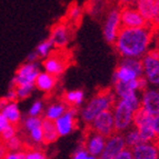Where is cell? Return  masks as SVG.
Masks as SVG:
<instances>
[{"label": "cell", "mask_w": 159, "mask_h": 159, "mask_svg": "<svg viewBox=\"0 0 159 159\" xmlns=\"http://www.w3.org/2000/svg\"><path fill=\"white\" fill-rule=\"evenodd\" d=\"M26 159H49V157L40 149H29L26 150Z\"/></svg>", "instance_id": "35"}, {"label": "cell", "mask_w": 159, "mask_h": 159, "mask_svg": "<svg viewBox=\"0 0 159 159\" xmlns=\"http://www.w3.org/2000/svg\"><path fill=\"white\" fill-rule=\"evenodd\" d=\"M124 138H125V141H126V146L130 149L135 148L136 146L143 143L139 130L136 127H134V126L130 129H128L126 133H124Z\"/></svg>", "instance_id": "25"}, {"label": "cell", "mask_w": 159, "mask_h": 159, "mask_svg": "<svg viewBox=\"0 0 159 159\" xmlns=\"http://www.w3.org/2000/svg\"><path fill=\"white\" fill-rule=\"evenodd\" d=\"M55 48L56 47L53 46L52 41L48 38V39H45V40H43V41H40V43L37 45V47H36V49H34V51L37 52L39 58L43 60V59L49 57L51 53L55 51Z\"/></svg>", "instance_id": "26"}, {"label": "cell", "mask_w": 159, "mask_h": 159, "mask_svg": "<svg viewBox=\"0 0 159 159\" xmlns=\"http://www.w3.org/2000/svg\"><path fill=\"white\" fill-rule=\"evenodd\" d=\"M22 139L19 137L18 135L12 137L11 139H9L8 141H6L7 148L9 151H20L22 150Z\"/></svg>", "instance_id": "33"}, {"label": "cell", "mask_w": 159, "mask_h": 159, "mask_svg": "<svg viewBox=\"0 0 159 159\" xmlns=\"http://www.w3.org/2000/svg\"><path fill=\"white\" fill-rule=\"evenodd\" d=\"M39 56L37 55V52L36 51H31V52L27 56V59H26V61L27 62H38V60H39Z\"/></svg>", "instance_id": "41"}, {"label": "cell", "mask_w": 159, "mask_h": 159, "mask_svg": "<svg viewBox=\"0 0 159 159\" xmlns=\"http://www.w3.org/2000/svg\"><path fill=\"white\" fill-rule=\"evenodd\" d=\"M158 89H159V88H158Z\"/></svg>", "instance_id": "50"}, {"label": "cell", "mask_w": 159, "mask_h": 159, "mask_svg": "<svg viewBox=\"0 0 159 159\" xmlns=\"http://www.w3.org/2000/svg\"><path fill=\"white\" fill-rule=\"evenodd\" d=\"M8 103V100L5 98V97H2V98H0V111H2V109L6 107V105Z\"/></svg>", "instance_id": "45"}, {"label": "cell", "mask_w": 159, "mask_h": 159, "mask_svg": "<svg viewBox=\"0 0 159 159\" xmlns=\"http://www.w3.org/2000/svg\"><path fill=\"white\" fill-rule=\"evenodd\" d=\"M13 88L16 89L18 100H25V99H28L31 96L32 91L36 87L34 86H17V87Z\"/></svg>", "instance_id": "32"}, {"label": "cell", "mask_w": 159, "mask_h": 159, "mask_svg": "<svg viewBox=\"0 0 159 159\" xmlns=\"http://www.w3.org/2000/svg\"><path fill=\"white\" fill-rule=\"evenodd\" d=\"M155 6H156V0H137L135 3L136 9L140 12L148 25L151 24L154 17Z\"/></svg>", "instance_id": "22"}, {"label": "cell", "mask_w": 159, "mask_h": 159, "mask_svg": "<svg viewBox=\"0 0 159 159\" xmlns=\"http://www.w3.org/2000/svg\"><path fill=\"white\" fill-rule=\"evenodd\" d=\"M1 112L5 115L6 118L9 120L11 125L18 126L22 121L21 110L19 108V105L17 101H8V103L6 105V107L2 109Z\"/></svg>", "instance_id": "20"}, {"label": "cell", "mask_w": 159, "mask_h": 159, "mask_svg": "<svg viewBox=\"0 0 159 159\" xmlns=\"http://www.w3.org/2000/svg\"><path fill=\"white\" fill-rule=\"evenodd\" d=\"M155 43L157 47H159V28L155 29Z\"/></svg>", "instance_id": "46"}, {"label": "cell", "mask_w": 159, "mask_h": 159, "mask_svg": "<svg viewBox=\"0 0 159 159\" xmlns=\"http://www.w3.org/2000/svg\"><path fill=\"white\" fill-rule=\"evenodd\" d=\"M143 76V65L140 59L121 58L114 71V82H130Z\"/></svg>", "instance_id": "3"}, {"label": "cell", "mask_w": 159, "mask_h": 159, "mask_svg": "<svg viewBox=\"0 0 159 159\" xmlns=\"http://www.w3.org/2000/svg\"><path fill=\"white\" fill-rule=\"evenodd\" d=\"M89 128L96 131V133L105 136L106 138L114 135L116 133V129H115V120L112 111L111 110H107V111L99 114L89 125Z\"/></svg>", "instance_id": "11"}, {"label": "cell", "mask_w": 159, "mask_h": 159, "mask_svg": "<svg viewBox=\"0 0 159 159\" xmlns=\"http://www.w3.org/2000/svg\"><path fill=\"white\" fill-rule=\"evenodd\" d=\"M79 115V110L78 108L75 107H69L67 109V111L65 112L60 118L55 121L56 124L57 130L60 137H66V136L70 135L77 129V117Z\"/></svg>", "instance_id": "10"}, {"label": "cell", "mask_w": 159, "mask_h": 159, "mask_svg": "<svg viewBox=\"0 0 159 159\" xmlns=\"http://www.w3.org/2000/svg\"><path fill=\"white\" fill-rule=\"evenodd\" d=\"M115 120L116 133L124 134L134 126V116L136 110L122 99H117L111 109Z\"/></svg>", "instance_id": "4"}, {"label": "cell", "mask_w": 159, "mask_h": 159, "mask_svg": "<svg viewBox=\"0 0 159 159\" xmlns=\"http://www.w3.org/2000/svg\"><path fill=\"white\" fill-rule=\"evenodd\" d=\"M152 117L154 116L149 115L143 108H139L134 116V127H136L137 129H140V128L143 127L152 126Z\"/></svg>", "instance_id": "24"}, {"label": "cell", "mask_w": 159, "mask_h": 159, "mask_svg": "<svg viewBox=\"0 0 159 159\" xmlns=\"http://www.w3.org/2000/svg\"><path fill=\"white\" fill-rule=\"evenodd\" d=\"M5 98L7 99L8 101H17V100H18L16 89H15L13 87L9 88V90H8V93H7V95L5 96Z\"/></svg>", "instance_id": "40"}, {"label": "cell", "mask_w": 159, "mask_h": 159, "mask_svg": "<svg viewBox=\"0 0 159 159\" xmlns=\"http://www.w3.org/2000/svg\"><path fill=\"white\" fill-rule=\"evenodd\" d=\"M22 129L26 131V133H29L30 130L34 129V128L41 127L43 125V118L41 117H32L28 116L27 118L22 119Z\"/></svg>", "instance_id": "27"}, {"label": "cell", "mask_w": 159, "mask_h": 159, "mask_svg": "<svg viewBox=\"0 0 159 159\" xmlns=\"http://www.w3.org/2000/svg\"><path fill=\"white\" fill-rule=\"evenodd\" d=\"M114 159H133V150L128 148V147H126L117 156H115Z\"/></svg>", "instance_id": "38"}, {"label": "cell", "mask_w": 159, "mask_h": 159, "mask_svg": "<svg viewBox=\"0 0 159 159\" xmlns=\"http://www.w3.org/2000/svg\"><path fill=\"white\" fill-rule=\"evenodd\" d=\"M143 65V76L147 79L149 86L159 87V50L157 47L150 50L140 59Z\"/></svg>", "instance_id": "5"}, {"label": "cell", "mask_w": 159, "mask_h": 159, "mask_svg": "<svg viewBox=\"0 0 159 159\" xmlns=\"http://www.w3.org/2000/svg\"><path fill=\"white\" fill-rule=\"evenodd\" d=\"M106 140L107 138L105 136L100 135V134L96 133L93 129H89L86 131L84 139H82L81 145L88 150V152H90L91 155L96 157H99L102 154L105 146H106Z\"/></svg>", "instance_id": "12"}, {"label": "cell", "mask_w": 159, "mask_h": 159, "mask_svg": "<svg viewBox=\"0 0 159 159\" xmlns=\"http://www.w3.org/2000/svg\"><path fill=\"white\" fill-rule=\"evenodd\" d=\"M106 0H90L87 5V11L93 16H97L105 8Z\"/></svg>", "instance_id": "30"}, {"label": "cell", "mask_w": 159, "mask_h": 159, "mask_svg": "<svg viewBox=\"0 0 159 159\" xmlns=\"http://www.w3.org/2000/svg\"><path fill=\"white\" fill-rule=\"evenodd\" d=\"M41 72L40 65L38 62H25L20 65L15 72L10 87L17 86H34L38 75Z\"/></svg>", "instance_id": "6"}, {"label": "cell", "mask_w": 159, "mask_h": 159, "mask_svg": "<svg viewBox=\"0 0 159 159\" xmlns=\"http://www.w3.org/2000/svg\"><path fill=\"white\" fill-rule=\"evenodd\" d=\"M106 1H114V0H106Z\"/></svg>", "instance_id": "48"}, {"label": "cell", "mask_w": 159, "mask_h": 159, "mask_svg": "<svg viewBox=\"0 0 159 159\" xmlns=\"http://www.w3.org/2000/svg\"><path fill=\"white\" fill-rule=\"evenodd\" d=\"M15 136H17V126L10 125L0 134V140L6 143V141H8L9 139H11Z\"/></svg>", "instance_id": "34"}, {"label": "cell", "mask_w": 159, "mask_h": 159, "mask_svg": "<svg viewBox=\"0 0 159 159\" xmlns=\"http://www.w3.org/2000/svg\"><path fill=\"white\" fill-rule=\"evenodd\" d=\"M156 143H157V145H158V146H159V137H158V139H157V141H156Z\"/></svg>", "instance_id": "47"}, {"label": "cell", "mask_w": 159, "mask_h": 159, "mask_svg": "<svg viewBox=\"0 0 159 159\" xmlns=\"http://www.w3.org/2000/svg\"><path fill=\"white\" fill-rule=\"evenodd\" d=\"M27 137H28V139H29V141L32 145H41V143H43V128L38 127L30 130L29 133H27Z\"/></svg>", "instance_id": "29"}, {"label": "cell", "mask_w": 159, "mask_h": 159, "mask_svg": "<svg viewBox=\"0 0 159 159\" xmlns=\"http://www.w3.org/2000/svg\"><path fill=\"white\" fill-rule=\"evenodd\" d=\"M155 43V29L150 25L138 28L122 27L114 47L121 58L141 59Z\"/></svg>", "instance_id": "1"}, {"label": "cell", "mask_w": 159, "mask_h": 159, "mask_svg": "<svg viewBox=\"0 0 159 159\" xmlns=\"http://www.w3.org/2000/svg\"><path fill=\"white\" fill-rule=\"evenodd\" d=\"M120 18L121 25L125 28H138V27L147 26V21L145 20L140 12L136 9L135 6H128L120 8Z\"/></svg>", "instance_id": "15"}, {"label": "cell", "mask_w": 159, "mask_h": 159, "mask_svg": "<svg viewBox=\"0 0 159 159\" xmlns=\"http://www.w3.org/2000/svg\"><path fill=\"white\" fill-rule=\"evenodd\" d=\"M120 7H128V6H135L137 0H118Z\"/></svg>", "instance_id": "44"}, {"label": "cell", "mask_w": 159, "mask_h": 159, "mask_svg": "<svg viewBox=\"0 0 159 159\" xmlns=\"http://www.w3.org/2000/svg\"><path fill=\"white\" fill-rule=\"evenodd\" d=\"M152 128H154L157 136L159 137V114L152 117Z\"/></svg>", "instance_id": "43"}, {"label": "cell", "mask_w": 159, "mask_h": 159, "mask_svg": "<svg viewBox=\"0 0 159 159\" xmlns=\"http://www.w3.org/2000/svg\"><path fill=\"white\" fill-rule=\"evenodd\" d=\"M49 39L57 49H65L71 40V25L67 21H59L51 27Z\"/></svg>", "instance_id": "9"}, {"label": "cell", "mask_w": 159, "mask_h": 159, "mask_svg": "<svg viewBox=\"0 0 159 159\" xmlns=\"http://www.w3.org/2000/svg\"><path fill=\"white\" fill-rule=\"evenodd\" d=\"M127 146H126L124 134L115 133L114 135L107 137L106 146L98 159H114L115 156H117Z\"/></svg>", "instance_id": "14"}, {"label": "cell", "mask_w": 159, "mask_h": 159, "mask_svg": "<svg viewBox=\"0 0 159 159\" xmlns=\"http://www.w3.org/2000/svg\"><path fill=\"white\" fill-rule=\"evenodd\" d=\"M43 143L45 145H50V143H56L58 138L60 137L57 130L56 124L52 120L43 118Z\"/></svg>", "instance_id": "21"}, {"label": "cell", "mask_w": 159, "mask_h": 159, "mask_svg": "<svg viewBox=\"0 0 159 159\" xmlns=\"http://www.w3.org/2000/svg\"><path fill=\"white\" fill-rule=\"evenodd\" d=\"M45 103L43 100H34V102L30 105L29 109H28V116L32 117H41L45 111Z\"/></svg>", "instance_id": "28"}, {"label": "cell", "mask_w": 159, "mask_h": 159, "mask_svg": "<svg viewBox=\"0 0 159 159\" xmlns=\"http://www.w3.org/2000/svg\"><path fill=\"white\" fill-rule=\"evenodd\" d=\"M57 84H58V77L46 71H41L36 79L34 87L43 93H50L55 90Z\"/></svg>", "instance_id": "17"}, {"label": "cell", "mask_w": 159, "mask_h": 159, "mask_svg": "<svg viewBox=\"0 0 159 159\" xmlns=\"http://www.w3.org/2000/svg\"><path fill=\"white\" fill-rule=\"evenodd\" d=\"M121 28L122 25L121 18H120V8L115 7L107 12L106 18L103 20L102 34L105 40L110 45H114Z\"/></svg>", "instance_id": "7"}, {"label": "cell", "mask_w": 159, "mask_h": 159, "mask_svg": "<svg viewBox=\"0 0 159 159\" xmlns=\"http://www.w3.org/2000/svg\"><path fill=\"white\" fill-rule=\"evenodd\" d=\"M157 48H158V50H159V47H157Z\"/></svg>", "instance_id": "49"}, {"label": "cell", "mask_w": 159, "mask_h": 159, "mask_svg": "<svg viewBox=\"0 0 159 159\" xmlns=\"http://www.w3.org/2000/svg\"><path fill=\"white\" fill-rule=\"evenodd\" d=\"M133 150V159H159V146L157 143H143Z\"/></svg>", "instance_id": "16"}, {"label": "cell", "mask_w": 159, "mask_h": 159, "mask_svg": "<svg viewBox=\"0 0 159 159\" xmlns=\"http://www.w3.org/2000/svg\"><path fill=\"white\" fill-rule=\"evenodd\" d=\"M61 50L64 49H58L57 51H53L50 56L43 59L41 64L43 71L53 75L56 77H59L66 71V69L69 66V58Z\"/></svg>", "instance_id": "8"}, {"label": "cell", "mask_w": 159, "mask_h": 159, "mask_svg": "<svg viewBox=\"0 0 159 159\" xmlns=\"http://www.w3.org/2000/svg\"><path fill=\"white\" fill-rule=\"evenodd\" d=\"M8 152H9V150H8V148H7L6 143L0 140V159L5 158V156L8 154Z\"/></svg>", "instance_id": "42"}, {"label": "cell", "mask_w": 159, "mask_h": 159, "mask_svg": "<svg viewBox=\"0 0 159 159\" xmlns=\"http://www.w3.org/2000/svg\"><path fill=\"white\" fill-rule=\"evenodd\" d=\"M69 107L65 103L64 100L51 102L45 108V111H43V118L49 119V120H52V121H56L58 118H60V117L67 111V109Z\"/></svg>", "instance_id": "19"}, {"label": "cell", "mask_w": 159, "mask_h": 159, "mask_svg": "<svg viewBox=\"0 0 159 159\" xmlns=\"http://www.w3.org/2000/svg\"><path fill=\"white\" fill-rule=\"evenodd\" d=\"M117 97L112 89H102L93 96L79 110V117L85 125L89 126L99 114L111 110Z\"/></svg>", "instance_id": "2"}, {"label": "cell", "mask_w": 159, "mask_h": 159, "mask_svg": "<svg viewBox=\"0 0 159 159\" xmlns=\"http://www.w3.org/2000/svg\"><path fill=\"white\" fill-rule=\"evenodd\" d=\"M84 16V8L77 3H72L69 6L68 11H67V22L71 26H78L80 24Z\"/></svg>", "instance_id": "23"}, {"label": "cell", "mask_w": 159, "mask_h": 159, "mask_svg": "<svg viewBox=\"0 0 159 159\" xmlns=\"http://www.w3.org/2000/svg\"><path fill=\"white\" fill-rule=\"evenodd\" d=\"M71 159H98V157H96L93 155H91L90 152H88V150L85 147L82 146V145H79L74 150V152H72Z\"/></svg>", "instance_id": "31"}, {"label": "cell", "mask_w": 159, "mask_h": 159, "mask_svg": "<svg viewBox=\"0 0 159 159\" xmlns=\"http://www.w3.org/2000/svg\"><path fill=\"white\" fill-rule=\"evenodd\" d=\"M140 108L151 116L159 114V89L148 87L140 93Z\"/></svg>", "instance_id": "13"}, {"label": "cell", "mask_w": 159, "mask_h": 159, "mask_svg": "<svg viewBox=\"0 0 159 159\" xmlns=\"http://www.w3.org/2000/svg\"><path fill=\"white\" fill-rule=\"evenodd\" d=\"M62 100L65 101L68 107H75V108H80L85 103L86 93L82 89H72L68 90L62 96Z\"/></svg>", "instance_id": "18"}, {"label": "cell", "mask_w": 159, "mask_h": 159, "mask_svg": "<svg viewBox=\"0 0 159 159\" xmlns=\"http://www.w3.org/2000/svg\"><path fill=\"white\" fill-rule=\"evenodd\" d=\"M150 26L154 29H158L159 28V0H156V6H155V12L152 20H151Z\"/></svg>", "instance_id": "36"}, {"label": "cell", "mask_w": 159, "mask_h": 159, "mask_svg": "<svg viewBox=\"0 0 159 159\" xmlns=\"http://www.w3.org/2000/svg\"><path fill=\"white\" fill-rule=\"evenodd\" d=\"M3 159H26V150L9 151Z\"/></svg>", "instance_id": "37"}, {"label": "cell", "mask_w": 159, "mask_h": 159, "mask_svg": "<svg viewBox=\"0 0 159 159\" xmlns=\"http://www.w3.org/2000/svg\"><path fill=\"white\" fill-rule=\"evenodd\" d=\"M11 124L9 122V120L6 118V116L0 111V134L2 133L3 130L6 129L7 127H9Z\"/></svg>", "instance_id": "39"}]
</instances>
